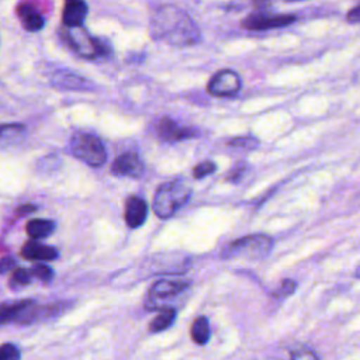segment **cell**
Here are the masks:
<instances>
[{
	"instance_id": "603a6c76",
	"label": "cell",
	"mask_w": 360,
	"mask_h": 360,
	"mask_svg": "<svg viewBox=\"0 0 360 360\" xmlns=\"http://www.w3.org/2000/svg\"><path fill=\"white\" fill-rule=\"evenodd\" d=\"M295 287H297L295 281L287 278V280H284L281 283V285L277 290L273 291V297H276L278 300H284V298H287L288 295H291L295 291Z\"/></svg>"
},
{
	"instance_id": "52a82bcc",
	"label": "cell",
	"mask_w": 360,
	"mask_h": 360,
	"mask_svg": "<svg viewBox=\"0 0 360 360\" xmlns=\"http://www.w3.org/2000/svg\"><path fill=\"white\" fill-rule=\"evenodd\" d=\"M190 287L188 281H177V280H160L153 283L148 292V298L145 302V308L150 311H156L163 308L162 302L181 294Z\"/></svg>"
},
{
	"instance_id": "4fadbf2b",
	"label": "cell",
	"mask_w": 360,
	"mask_h": 360,
	"mask_svg": "<svg viewBox=\"0 0 360 360\" xmlns=\"http://www.w3.org/2000/svg\"><path fill=\"white\" fill-rule=\"evenodd\" d=\"M17 15L24 27V30L30 32H37L44 28L45 25V18L44 15L28 3H21L17 6Z\"/></svg>"
},
{
	"instance_id": "e0dca14e",
	"label": "cell",
	"mask_w": 360,
	"mask_h": 360,
	"mask_svg": "<svg viewBox=\"0 0 360 360\" xmlns=\"http://www.w3.org/2000/svg\"><path fill=\"white\" fill-rule=\"evenodd\" d=\"M27 235L35 240L48 238L55 231V222L44 218H34L27 222Z\"/></svg>"
},
{
	"instance_id": "4316f807",
	"label": "cell",
	"mask_w": 360,
	"mask_h": 360,
	"mask_svg": "<svg viewBox=\"0 0 360 360\" xmlns=\"http://www.w3.org/2000/svg\"><path fill=\"white\" fill-rule=\"evenodd\" d=\"M15 267V260L11 256L0 259V274H6Z\"/></svg>"
},
{
	"instance_id": "cb8c5ba5",
	"label": "cell",
	"mask_w": 360,
	"mask_h": 360,
	"mask_svg": "<svg viewBox=\"0 0 360 360\" xmlns=\"http://www.w3.org/2000/svg\"><path fill=\"white\" fill-rule=\"evenodd\" d=\"M20 357H21V353L15 345H13V343L0 345V360L20 359Z\"/></svg>"
},
{
	"instance_id": "9a60e30c",
	"label": "cell",
	"mask_w": 360,
	"mask_h": 360,
	"mask_svg": "<svg viewBox=\"0 0 360 360\" xmlns=\"http://www.w3.org/2000/svg\"><path fill=\"white\" fill-rule=\"evenodd\" d=\"M34 300H18L13 302H1L0 304V326L10 322H18L24 311L32 305Z\"/></svg>"
},
{
	"instance_id": "6da1fadb",
	"label": "cell",
	"mask_w": 360,
	"mask_h": 360,
	"mask_svg": "<svg viewBox=\"0 0 360 360\" xmlns=\"http://www.w3.org/2000/svg\"><path fill=\"white\" fill-rule=\"evenodd\" d=\"M150 35L174 46H190L201 41V32L193 18L173 4L156 8L149 22Z\"/></svg>"
},
{
	"instance_id": "f546056e",
	"label": "cell",
	"mask_w": 360,
	"mask_h": 360,
	"mask_svg": "<svg viewBox=\"0 0 360 360\" xmlns=\"http://www.w3.org/2000/svg\"><path fill=\"white\" fill-rule=\"evenodd\" d=\"M35 210H37L35 205H32V204H24V205H21V207L17 210V212H18L20 215H25V214H30V212H32V211H35Z\"/></svg>"
},
{
	"instance_id": "ffe728a7",
	"label": "cell",
	"mask_w": 360,
	"mask_h": 360,
	"mask_svg": "<svg viewBox=\"0 0 360 360\" xmlns=\"http://www.w3.org/2000/svg\"><path fill=\"white\" fill-rule=\"evenodd\" d=\"M31 277H32V274L28 269L14 267L11 270V274H10V278H8V285L13 290L22 288V287H25L31 283Z\"/></svg>"
},
{
	"instance_id": "f1b7e54d",
	"label": "cell",
	"mask_w": 360,
	"mask_h": 360,
	"mask_svg": "<svg viewBox=\"0 0 360 360\" xmlns=\"http://www.w3.org/2000/svg\"><path fill=\"white\" fill-rule=\"evenodd\" d=\"M346 20H347V22H350V24H357V22L360 21V6H359V4L354 6V7L347 13Z\"/></svg>"
},
{
	"instance_id": "7a4b0ae2",
	"label": "cell",
	"mask_w": 360,
	"mask_h": 360,
	"mask_svg": "<svg viewBox=\"0 0 360 360\" xmlns=\"http://www.w3.org/2000/svg\"><path fill=\"white\" fill-rule=\"evenodd\" d=\"M191 188L180 180H173L158 187L153 197V212L162 218L167 219L174 215L190 198Z\"/></svg>"
},
{
	"instance_id": "4dcf8cb0",
	"label": "cell",
	"mask_w": 360,
	"mask_h": 360,
	"mask_svg": "<svg viewBox=\"0 0 360 360\" xmlns=\"http://www.w3.org/2000/svg\"><path fill=\"white\" fill-rule=\"evenodd\" d=\"M285 1H301V0H285Z\"/></svg>"
},
{
	"instance_id": "7c38bea8",
	"label": "cell",
	"mask_w": 360,
	"mask_h": 360,
	"mask_svg": "<svg viewBox=\"0 0 360 360\" xmlns=\"http://www.w3.org/2000/svg\"><path fill=\"white\" fill-rule=\"evenodd\" d=\"M87 4L84 0H65L62 11V22L65 27L83 25L87 15Z\"/></svg>"
},
{
	"instance_id": "d6986e66",
	"label": "cell",
	"mask_w": 360,
	"mask_h": 360,
	"mask_svg": "<svg viewBox=\"0 0 360 360\" xmlns=\"http://www.w3.org/2000/svg\"><path fill=\"white\" fill-rule=\"evenodd\" d=\"M210 323L208 319L205 316H198L194 319L191 329H190V335L194 343L197 345H205L210 339Z\"/></svg>"
},
{
	"instance_id": "d4e9b609",
	"label": "cell",
	"mask_w": 360,
	"mask_h": 360,
	"mask_svg": "<svg viewBox=\"0 0 360 360\" xmlns=\"http://www.w3.org/2000/svg\"><path fill=\"white\" fill-rule=\"evenodd\" d=\"M246 169H248V166H246V163H243V162H240V163L235 165V166L229 170V173L226 174V177H225V179H226V181L238 183V181L243 177V174H245Z\"/></svg>"
},
{
	"instance_id": "9c48e42d",
	"label": "cell",
	"mask_w": 360,
	"mask_h": 360,
	"mask_svg": "<svg viewBox=\"0 0 360 360\" xmlns=\"http://www.w3.org/2000/svg\"><path fill=\"white\" fill-rule=\"evenodd\" d=\"M145 172V166L135 152H125L115 158L111 165V173L117 177L139 179Z\"/></svg>"
},
{
	"instance_id": "484cf974",
	"label": "cell",
	"mask_w": 360,
	"mask_h": 360,
	"mask_svg": "<svg viewBox=\"0 0 360 360\" xmlns=\"http://www.w3.org/2000/svg\"><path fill=\"white\" fill-rule=\"evenodd\" d=\"M259 143L257 139L252 138V136H240V138H235L232 141H229V145L233 148H248V149H253L256 148Z\"/></svg>"
},
{
	"instance_id": "8fae6325",
	"label": "cell",
	"mask_w": 360,
	"mask_h": 360,
	"mask_svg": "<svg viewBox=\"0 0 360 360\" xmlns=\"http://www.w3.org/2000/svg\"><path fill=\"white\" fill-rule=\"evenodd\" d=\"M148 218V205L143 198L132 195L125 202L124 219L129 228H139Z\"/></svg>"
},
{
	"instance_id": "3957f363",
	"label": "cell",
	"mask_w": 360,
	"mask_h": 360,
	"mask_svg": "<svg viewBox=\"0 0 360 360\" xmlns=\"http://www.w3.org/2000/svg\"><path fill=\"white\" fill-rule=\"evenodd\" d=\"M62 38L68 46L82 58L107 56L111 52L110 45L101 38H93L82 25L65 27Z\"/></svg>"
},
{
	"instance_id": "8992f818",
	"label": "cell",
	"mask_w": 360,
	"mask_h": 360,
	"mask_svg": "<svg viewBox=\"0 0 360 360\" xmlns=\"http://www.w3.org/2000/svg\"><path fill=\"white\" fill-rule=\"evenodd\" d=\"M295 20L297 17L294 14H276V13L256 11L243 17L240 21V25L242 28L249 31H266V30L287 27L292 24Z\"/></svg>"
},
{
	"instance_id": "5b68a950",
	"label": "cell",
	"mask_w": 360,
	"mask_h": 360,
	"mask_svg": "<svg viewBox=\"0 0 360 360\" xmlns=\"http://www.w3.org/2000/svg\"><path fill=\"white\" fill-rule=\"evenodd\" d=\"M72 153L91 167H98L105 163L107 152L103 142L91 134H76L70 139Z\"/></svg>"
},
{
	"instance_id": "7402d4cb",
	"label": "cell",
	"mask_w": 360,
	"mask_h": 360,
	"mask_svg": "<svg viewBox=\"0 0 360 360\" xmlns=\"http://www.w3.org/2000/svg\"><path fill=\"white\" fill-rule=\"evenodd\" d=\"M217 169L215 163L211 162V160H205V162H201L198 163L194 169H193V177L194 179H202L211 173H214Z\"/></svg>"
},
{
	"instance_id": "2e32d148",
	"label": "cell",
	"mask_w": 360,
	"mask_h": 360,
	"mask_svg": "<svg viewBox=\"0 0 360 360\" xmlns=\"http://www.w3.org/2000/svg\"><path fill=\"white\" fill-rule=\"evenodd\" d=\"M53 83L58 87L70 90H89L93 87V84L89 80L69 72H58L53 76Z\"/></svg>"
},
{
	"instance_id": "ba28073f",
	"label": "cell",
	"mask_w": 360,
	"mask_h": 360,
	"mask_svg": "<svg viewBox=\"0 0 360 360\" xmlns=\"http://www.w3.org/2000/svg\"><path fill=\"white\" fill-rule=\"evenodd\" d=\"M240 86V77L235 70L222 69L210 79L207 90L215 97H232L239 93Z\"/></svg>"
},
{
	"instance_id": "5bb4252c",
	"label": "cell",
	"mask_w": 360,
	"mask_h": 360,
	"mask_svg": "<svg viewBox=\"0 0 360 360\" xmlns=\"http://www.w3.org/2000/svg\"><path fill=\"white\" fill-rule=\"evenodd\" d=\"M58 250L52 246L48 245H42L39 242L30 240L27 243H24V246L21 248V256L27 260H41V262H49V260H55L58 257Z\"/></svg>"
},
{
	"instance_id": "83f0119b",
	"label": "cell",
	"mask_w": 360,
	"mask_h": 360,
	"mask_svg": "<svg viewBox=\"0 0 360 360\" xmlns=\"http://www.w3.org/2000/svg\"><path fill=\"white\" fill-rule=\"evenodd\" d=\"M290 357L291 359H316L318 356L314 353V352H311L309 349H305V350H301L300 349V352H291L290 353Z\"/></svg>"
},
{
	"instance_id": "ac0fdd59",
	"label": "cell",
	"mask_w": 360,
	"mask_h": 360,
	"mask_svg": "<svg viewBox=\"0 0 360 360\" xmlns=\"http://www.w3.org/2000/svg\"><path fill=\"white\" fill-rule=\"evenodd\" d=\"M176 309L170 308V307H163L159 309V314L153 318V321L149 325V330L152 333H158V332H163L166 329H169L174 319H176Z\"/></svg>"
},
{
	"instance_id": "44dd1931",
	"label": "cell",
	"mask_w": 360,
	"mask_h": 360,
	"mask_svg": "<svg viewBox=\"0 0 360 360\" xmlns=\"http://www.w3.org/2000/svg\"><path fill=\"white\" fill-rule=\"evenodd\" d=\"M30 271H31L32 277H35L44 283H48L53 278V270L46 264H35L30 269Z\"/></svg>"
},
{
	"instance_id": "30bf717a",
	"label": "cell",
	"mask_w": 360,
	"mask_h": 360,
	"mask_svg": "<svg viewBox=\"0 0 360 360\" xmlns=\"http://www.w3.org/2000/svg\"><path fill=\"white\" fill-rule=\"evenodd\" d=\"M158 132L159 136L163 141H169V142H177V141H183V139H188V138H195L198 135V132L193 128H187V127H180L177 125V122H174L172 118H162L158 124Z\"/></svg>"
},
{
	"instance_id": "277c9868",
	"label": "cell",
	"mask_w": 360,
	"mask_h": 360,
	"mask_svg": "<svg viewBox=\"0 0 360 360\" xmlns=\"http://www.w3.org/2000/svg\"><path fill=\"white\" fill-rule=\"evenodd\" d=\"M271 246H273V240L267 235H263V233L248 235L231 242L224 249L222 257L260 260V259H264L271 252Z\"/></svg>"
}]
</instances>
